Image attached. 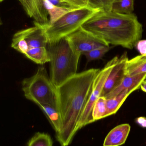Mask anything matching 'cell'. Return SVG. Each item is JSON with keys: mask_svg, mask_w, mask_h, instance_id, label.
Returning <instances> with one entry per match:
<instances>
[{"mask_svg": "<svg viewBox=\"0 0 146 146\" xmlns=\"http://www.w3.org/2000/svg\"><path fill=\"white\" fill-rule=\"evenodd\" d=\"M4 1V0H0V1L2 2L3 1Z\"/></svg>", "mask_w": 146, "mask_h": 146, "instance_id": "29", "label": "cell"}, {"mask_svg": "<svg viewBox=\"0 0 146 146\" xmlns=\"http://www.w3.org/2000/svg\"><path fill=\"white\" fill-rule=\"evenodd\" d=\"M100 71L93 68L77 73L57 88L62 126L56 138L61 146H68L79 130L82 112Z\"/></svg>", "mask_w": 146, "mask_h": 146, "instance_id": "1", "label": "cell"}, {"mask_svg": "<svg viewBox=\"0 0 146 146\" xmlns=\"http://www.w3.org/2000/svg\"><path fill=\"white\" fill-rule=\"evenodd\" d=\"M27 15L43 26L48 25L49 14L45 6V0H20Z\"/></svg>", "mask_w": 146, "mask_h": 146, "instance_id": "9", "label": "cell"}, {"mask_svg": "<svg viewBox=\"0 0 146 146\" xmlns=\"http://www.w3.org/2000/svg\"><path fill=\"white\" fill-rule=\"evenodd\" d=\"M11 47L24 55L25 54L30 48L27 42L19 31L14 35Z\"/></svg>", "mask_w": 146, "mask_h": 146, "instance_id": "20", "label": "cell"}, {"mask_svg": "<svg viewBox=\"0 0 146 146\" xmlns=\"http://www.w3.org/2000/svg\"><path fill=\"white\" fill-rule=\"evenodd\" d=\"M136 122L139 125L143 127H146V118L144 117H138L136 119Z\"/></svg>", "mask_w": 146, "mask_h": 146, "instance_id": "27", "label": "cell"}, {"mask_svg": "<svg viewBox=\"0 0 146 146\" xmlns=\"http://www.w3.org/2000/svg\"><path fill=\"white\" fill-rule=\"evenodd\" d=\"M131 126L123 123L115 127L105 139L103 146H120L125 144L129 135Z\"/></svg>", "mask_w": 146, "mask_h": 146, "instance_id": "11", "label": "cell"}, {"mask_svg": "<svg viewBox=\"0 0 146 146\" xmlns=\"http://www.w3.org/2000/svg\"><path fill=\"white\" fill-rule=\"evenodd\" d=\"M120 0H89V6L101 11H111L115 3Z\"/></svg>", "mask_w": 146, "mask_h": 146, "instance_id": "23", "label": "cell"}, {"mask_svg": "<svg viewBox=\"0 0 146 146\" xmlns=\"http://www.w3.org/2000/svg\"><path fill=\"white\" fill-rule=\"evenodd\" d=\"M119 57L115 56L109 61L96 76L93 82L91 92L81 117L79 130L86 125L94 122L92 117L93 106L99 98L101 97L105 84Z\"/></svg>", "mask_w": 146, "mask_h": 146, "instance_id": "6", "label": "cell"}, {"mask_svg": "<svg viewBox=\"0 0 146 146\" xmlns=\"http://www.w3.org/2000/svg\"><path fill=\"white\" fill-rule=\"evenodd\" d=\"M38 106L48 117L56 134H58L62 126L61 118L58 108L48 104L40 105Z\"/></svg>", "mask_w": 146, "mask_h": 146, "instance_id": "14", "label": "cell"}, {"mask_svg": "<svg viewBox=\"0 0 146 146\" xmlns=\"http://www.w3.org/2000/svg\"><path fill=\"white\" fill-rule=\"evenodd\" d=\"M145 81L146 82V80H145Z\"/></svg>", "mask_w": 146, "mask_h": 146, "instance_id": "30", "label": "cell"}, {"mask_svg": "<svg viewBox=\"0 0 146 146\" xmlns=\"http://www.w3.org/2000/svg\"><path fill=\"white\" fill-rule=\"evenodd\" d=\"M111 47L110 46H105L93 50L83 54L85 56L88 62L97 60L102 59L104 56L109 52Z\"/></svg>", "mask_w": 146, "mask_h": 146, "instance_id": "22", "label": "cell"}, {"mask_svg": "<svg viewBox=\"0 0 146 146\" xmlns=\"http://www.w3.org/2000/svg\"><path fill=\"white\" fill-rule=\"evenodd\" d=\"M146 79V73L132 76H126L121 85L106 95L105 98L106 99L114 98L126 89L136 91L140 88L141 83L145 81Z\"/></svg>", "mask_w": 146, "mask_h": 146, "instance_id": "12", "label": "cell"}, {"mask_svg": "<svg viewBox=\"0 0 146 146\" xmlns=\"http://www.w3.org/2000/svg\"><path fill=\"white\" fill-rule=\"evenodd\" d=\"M48 1L55 7L63 9L73 10V9L80 8L71 4L66 0H48Z\"/></svg>", "mask_w": 146, "mask_h": 146, "instance_id": "24", "label": "cell"}, {"mask_svg": "<svg viewBox=\"0 0 146 146\" xmlns=\"http://www.w3.org/2000/svg\"><path fill=\"white\" fill-rule=\"evenodd\" d=\"M45 6L49 17V25L53 23L64 14L71 10L63 9L55 7L51 4L48 0H45Z\"/></svg>", "mask_w": 146, "mask_h": 146, "instance_id": "19", "label": "cell"}, {"mask_svg": "<svg viewBox=\"0 0 146 146\" xmlns=\"http://www.w3.org/2000/svg\"><path fill=\"white\" fill-rule=\"evenodd\" d=\"M135 47L141 55L146 56V40H139Z\"/></svg>", "mask_w": 146, "mask_h": 146, "instance_id": "26", "label": "cell"}, {"mask_svg": "<svg viewBox=\"0 0 146 146\" xmlns=\"http://www.w3.org/2000/svg\"><path fill=\"white\" fill-rule=\"evenodd\" d=\"M106 46H120L133 50L141 40L143 26L134 14L112 11L97 12L81 26Z\"/></svg>", "mask_w": 146, "mask_h": 146, "instance_id": "2", "label": "cell"}, {"mask_svg": "<svg viewBox=\"0 0 146 146\" xmlns=\"http://www.w3.org/2000/svg\"><path fill=\"white\" fill-rule=\"evenodd\" d=\"M128 60L127 52L119 57L105 84L101 97H105L121 85L126 76V64Z\"/></svg>", "mask_w": 146, "mask_h": 146, "instance_id": "8", "label": "cell"}, {"mask_svg": "<svg viewBox=\"0 0 146 146\" xmlns=\"http://www.w3.org/2000/svg\"><path fill=\"white\" fill-rule=\"evenodd\" d=\"M66 37L73 48L81 55L105 45L103 42L81 27Z\"/></svg>", "mask_w": 146, "mask_h": 146, "instance_id": "7", "label": "cell"}, {"mask_svg": "<svg viewBox=\"0 0 146 146\" xmlns=\"http://www.w3.org/2000/svg\"><path fill=\"white\" fill-rule=\"evenodd\" d=\"M25 55L31 60L40 65H43L50 61L47 47L30 48Z\"/></svg>", "mask_w": 146, "mask_h": 146, "instance_id": "16", "label": "cell"}, {"mask_svg": "<svg viewBox=\"0 0 146 146\" xmlns=\"http://www.w3.org/2000/svg\"><path fill=\"white\" fill-rule=\"evenodd\" d=\"M134 10V0H120L115 3L111 11L121 14L132 13Z\"/></svg>", "mask_w": 146, "mask_h": 146, "instance_id": "21", "label": "cell"}, {"mask_svg": "<svg viewBox=\"0 0 146 146\" xmlns=\"http://www.w3.org/2000/svg\"><path fill=\"white\" fill-rule=\"evenodd\" d=\"M22 89L27 99L38 106L48 104L58 108L57 93L45 68L38 69L35 74L24 79Z\"/></svg>", "mask_w": 146, "mask_h": 146, "instance_id": "4", "label": "cell"}, {"mask_svg": "<svg viewBox=\"0 0 146 146\" xmlns=\"http://www.w3.org/2000/svg\"><path fill=\"white\" fill-rule=\"evenodd\" d=\"M134 91V90L126 89L115 97L106 99L107 117L115 114L127 98Z\"/></svg>", "mask_w": 146, "mask_h": 146, "instance_id": "15", "label": "cell"}, {"mask_svg": "<svg viewBox=\"0 0 146 146\" xmlns=\"http://www.w3.org/2000/svg\"><path fill=\"white\" fill-rule=\"evenodd\" d=\"M27 146H53V141L49 135L38 132L28 141Z\"/></svg>", "mask_w": 146, "mask_h": 146, "instance_id": "18", "label": "cell"}, {"mask_svg": "<svg viewBox=\"0 0 146 146\" xmlns=\"http://www.w3.org/2000/svg\"><path fill=\"white\" fill-rule=\"evenodd\" d=\"M106 99L100 97L97 100L93 106L92 117L94 122L107 117Z\"/></svg>", "mask_w": 146, "mask_h": 146, "instance_id": "17", "label": "cell"}, {"mask_svg": "<svg viewBox=\"0 0 146 146\" xmlns=\"http://www.w3.org/2000/svg\"><path fill=\"white\" fill-rule=\"evenodd\" d=\"M50 59V79L56 88L77 74L81 54L72 47L67 38L48 45Z\"/></svg>", "mask_w": 146, "mask_h": 146, "instance_id": "3", "label": "cell"}, {"mask_svg": "<svg viewBox=\"0 0 146 146\" xmlns=\"http://www.w3.org/2000/svg\"><path fill=\"white\" fill-rule=\"evenodd\" d=\"M146 73V56H137L127 61L126 76H132Z\"/></svg>", "mask_w": 146, "mask_h": 146, "instance_id": "13", "label": "cell"}, {"mask_svg": "<svg viewBox=\"0 0 146 146\" xmlns=\"http://www.w3.org/2000/svg\"><path fill=\"white\" fill-rule=\"evenodd\" d=\"M99 11V9L88 6L67 12L45 27L49 44L59 41L72 34Z\"/></svg>", "mask_w": 146, "mask_h": 146, "instance_id": "5", "label": "cell"}, {"mask_svg": "<svg viewBox=\"0 0 146 146\" xmlns=\"http://www.w3.org/2000/svg\"><path fill=\"white\" fill-rule=\"evenodd\" d=\"M29 48L47 47L49 44L44 27L34 21L33 27L20 31Z\"/></svg>", "mask_w": 146, "mask_h": 146, "instance_id": "10", "label": "cell"}, {"mask_svg": "<svg viewBox=\"0 0 146 146\" xmlns=\"http://www.w3.org/2000/svg\"><path fill=\"white\" fill-rule=\"evenodd\" d=\"M140 88L143 92L146 93V82L145 81L141 83V85L140 86Z\"/></svg>", "mask_w": 146, "mask_h": 146, "instance_id": "28", "label": "cell"}, {"mask_svg": "<svg viewBox=\"0 0 146 146\" xmlns=\"http://www.w3.org/2000/svg\"><path fill=\"white\" fill-rule=\"evenodd\" d=\"M78 8L89 6V0H66Z\"/></svg>", "mask_w": 146, "mask_h": 146, "instance_id": "25", "label": "cell"}]
</instances>
